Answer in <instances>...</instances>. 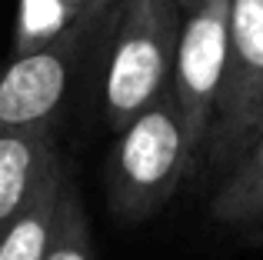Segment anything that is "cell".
I'll return each instance as SVG.
<instances>
[{"instance_id":"obj_8","label":"cell","mask_w":263,"mask_h":260,"mask_svg":"<svg viewBox=\"0 0 263 260\" xmlns=\"http://www.w3.org/2000/svg\"><path fill=\"white\" fill-rule=\"evenodd\" d=\"M210 217L227 227L263 224V130L237 160V167L220 180V190L210 200Z\"/></svg>"},{"instance_id":"obj_10","label":"cell","mask_w":263,"mask_h":260,"mask_svg":"<svg viewBox=\"0 0 263 260\" xmlns=\"http://www.w3.org/2000/svg\"><path fill=\"white\" fill-rule=\"evenodd\" d=\"M206 4H213V0H180L183 13H193V10H200V7H206Z\"/></svg>"},{"instance_id":"obj_2","label":"cell","mask_w":263,"mask_h":260,"mask_svg":"<svg viewBox=\"0 0 263 260\" xmlns=\"http://www.w3.org/2000/svg\"><path fill=\"white\" fill-rule=\"evenodd\" d=\"M110 13L114 4H93L64 33L0 67V127H60L80 84L100 64Z\"/></svg>"},{"instance_id":"obj_4","label":"cell","mask_w":263,"mask_h":260,"mask_svg":"<svg viewBox=\"0 0 263 260\" xmlns=\"http://www.w3.org/2000/svg\"><path fill=\"white\" fill-rule=\"evenodd\" d=\"M263 130V0H230V50L217 117L200 160L230 174Z\"/></svg>"},{"instance_id":"obj_6","label":"cell","mask_w":263,"mask_h":260,"mask_svg":"<svg viewBox=\"0 0 263 260\" xmlns=\"http://www.w3.org/2000/svg\"><path fill=\"white\" fill-rule=\"evenodd\" d=\"M64 167L57 130L0 127V234Z\"/></svg>"},{"instance_id":"obj_7","label":"cell","mask_w":263,"mask_h":260,"mask_svg":"<svg viewBox=\"0 0 263 260\" xmlns=\"http://www.w3.org/2000/svg\"><path fill=\"white\" fill-rule=\"evenodd\" d=\"M70 180V170H60L37 197L33 203L0 234V260H44L50 250L53 237L64 214V190Z\"/></svg>"},{"instance_id":"obj_5","label":"cell","mask_w":263,"mask_h":260,"mask_svg":"<svg viewBox=\"0 0 263 260\" xmlns=\"http://www.w3.org/2000/svg\"><path fill=\"white\" fill-rule=\"evenodd\" d=\"M227 50H230V0H213L183 17L170 94L197 154L203 150L217 117L227 77Z\"/></svg>"},{"instance_id":"obj_1","label":"cell","mask_w":263,"mask_h":260,"mask_svg":"<svg viewBox=\"0 0 263 260\" xmlns=\"http://www.w3.org/2000/svg\"><path fill=\"white\" fill-rule=\"evenodd\" d=\"M183 17L180 0L114 4L97 70L100 110L114 134L170 90Z\"/></svg>"},{"instance_id":"obj_3","label":"cell","mask_w":263,"mask_h":260,"mask_svg":"<svg viewBox=\"0 0 263 260\" xmlns=\"http://www.w3.org/2000/svg\"><path fill=\"white\" fill-rule=\"evenodd\" d=\"M200 160L183 127L174 94H163L137 114L107 157V200L120 224H143L157 217L180 190L183 177Z\"/></svg>"},{"instance_id":"obj_11","label":"cell","mask_w":263,"mask_h":260,"mask_svg":"<svg viewBox=\"0 0 263 260\" xmlns=\"http://www.w3.org/2000/svg\"><path fill=\"white\" fill-rule=\"evenodd\" d=\"M110 4H117V0H110Z\"/></svg>"},{"instance_id":"obj_9","label":"cell","mask_w":263,"mask_h":260,"mask_svg":"<svg viewBox=\"0 0 263 260\" xmlns=\"http://www.w3.org/2000/svg\"><path fill=\"white\" fill-rule=\"evenodd\" d=\"M44 260H97L87 207H84V200H80V190H77V183H73V177L67 180L60 227H57V237H53V244H50V250H47Z\"/></svg>"}]
</instances>
